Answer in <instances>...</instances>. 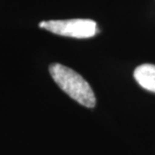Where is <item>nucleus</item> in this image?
Wrapping results in <instances>:
<instances>
[{"label":"nucleus","instance_id":"nucleus-1","mask_svg":"<svg viewBox=\"0 0 155 155\" xmlns=\"http://www.w3.org/2000/svg\"><path fill=\"white\" fill-rule=\"evenodd\" d=\"M49 72L60 88L81 105L93 108L96 97L88 82L78 72L61 64L50 65Z\"/></svg>","mask_w":155,"mask_h":155},{"label":"nucleus","instance_id":"nucleus-2","mask_svg":"<svg viewBox=\"0 0 155 155\" xmlns=\"http://www.w3.org/2000/svg\"><path fill=\"white\" fill-rule=\"evenodd\" d=\"M39 26L55 35L78 39L91 38L98 32L96 22L91 19L50 20L40 22Z\"/></svg>","mask_w":155,"mask_h":155},{"label":"nucleus","instance_id":"nucleus-3","mask_svg":"<svg viewBox=\"0 0 155 155\" xmlns=\"http://www.w3.org/2000/svg\"><path fill=\"white\" fill-rule=\"evenodd\" d=\"M134 77L142 88L155 92V65L143 64L139 66L134 72Z\"/></svg>","mask_w":155,"mask_h":155}]
</instances>
